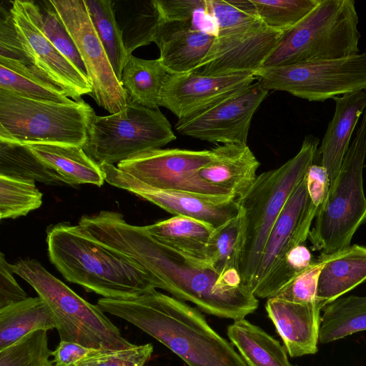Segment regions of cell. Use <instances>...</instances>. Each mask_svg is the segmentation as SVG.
Returning <instances> with one entry per match:
<instances>
[{"mask_svg":"<svg viewBox=\"0 0 366 366\" xmlns=\"http://www.w3.org/2000/svg\"><path fill=\"white\" fill-rule=\"evenodd\" d=\"M57 326L53 312L39 296L5 307L0 309V350L33 332Z\"/></svg>","mask_w":366,"mask_h":366,"instance_id":"28","label":"cell"},{"mask_svg":"<svg viewBox=\"0 0 366 366\" xmlns=\"http://www.w3.org/2000/svg\"><path fill=\"white\" fill-rule=\"evenodd\" d=\"M306 187L312 204L319 207L325 202L330 189V178L327 169L314 163L308 168L305 177Z\"/></svg>","mask_w":366,"mask_h":366,"instance_id":"45","label":"cell"},{"mask_svg":"<svg viewBox=\"0 0 366 366\" xmlns=\"http://www.w3.org/2000/svg\"><path fill=\"white\" fill-rule=\"evenodd\" d=\"M11 4L17 35L32 69L74 101L81 100L82 95H90L92 89L88 76L48 39L26 12L21 0L12 1Z\"/></svg>","mask_w":366,"mask_h":366,"instance_id":"15","label":"cell"},{"mask_svg":"<svg viewBox=\"0 0 366 366\" xmlns=\"http://www.w3.org/2000/svg\"><path fill=\"white\" fill-rule=\"evenodd\" d=\"M268 92L256 81L178 119L175 129L182 135L211 143L247 144L252 117Z\"/></svg>","mask_w":366,"mask_h":366,"instance_id":"14","label":"cell"},{"mask_svg":"<svg viewBox=\"0 0 366 366\" xmlns=\"http://www.w3.org/2000/svg\"><path fill=\"white\" fill-rule=\"evenodd\" d=\"M211 152V162L199 170V175L239 202L254 184L259 162L247 144L217 145Z\"/></svg>","mask_w":366,"mask_h":366,"instance_id":"21","label":"cell"},{"mask_svg":"<svg viewBox=\"0 0 366 366\" xmlns=\"http://www.w3.org/2000/svg\"><path fill=\"white\" fill-rule=\"evenodd\" d=\"M0 174L64 185L61 178L39 159L26 145L0 142Z\"/></svg>","mask_w":366,"mask_h":366,"instance_id":"34","label":"cell"},{"mask_svg":"<svg viewBox=\"0 0 366 366\" xmlns=\"http://www.w3.org/2000/svg\"><path fill=\"white\" fill-rule=\"evenodd\" d=\"M21 2L29 17L54 46L87 76L79 51L51 1L21 0Z\"/></svg>","mask_w":366,"mask_h":366,"instance_id":"33","label":"cell"},{"mask_svg":"<svg viewBox=\"0 0 366 366\" xmlns=\"http://www.w3.org/2000/svg\"><path fill=\"white\" fill-rule=\"evenodd\" d=\"M81 57L92 85L90 96L99 106L115 114L128 104L83 0H50Z\"/></svg>","mask_w":366,"mask_h":366,"instance_id":"13","label":"cell"},{"mask_svg":"<svg viewBox=\"0 0 366 366\" xmlns=\"http://www.w3.org/2000/svg\"><path fill=\"white\" fill-rule=\"evenodd\" d=\"M46 166L56 172L66 185L91 184L101 187L105 182L100 167L82 147L62 144L26 145Z\"/></svg>","mask_w":366,"mask_h":366,"instance_id":"25","label":"cell"},{"mask_svg":"<svg viewBox=\"0 0 366 366\" xmlns=\"http://www.w3.org/2000/svg\"></svg>","mask_w":366,"mask_h":366,"instance_id":"47","label":"cell"},{"mask_svg":"<svg viewBox=\"0 0 366 366\" xmlns=\"http://www.w3.org/2000/svg\"><path fill=\"white\" fill-rule=\"evenodd\" d=\"M97 349L88 348L79 344L60 341L53 351L54 366H74V364L84 359Z\"/></svg>","mask_w":366,"mask_h":366,"instance_id":"46","label":"cell"},{"mask_svg":"<svg viewBox=\"0 0 366 366\" xmlns=\"http://www.w3.org/2000/svg\"><path fill=\"white\" fill-rule=\"evenodd\" d=\"M144 227L151 236L172 250L195 262L207 263V249L214 229L207 223L175 215Z\"/></svg>","mask_w":366,"mask_h":366,"instance_id":"24","label":"cell"},{"mask_svg":"<svg viewBox=\"0 0 366 366\" xmlns=\"http://www.w3.org/2000/svg\"><path fill=\"white\" fill-rule=\"evenodd\" d=\"M105 182L125 189L175 215L186 216L206 222L214 229L238 214L237 201L215 202L204 197L179 191L152 187L113 164L100 167Z\"/></svg>","mask_w":366,"mask_h":366,"instance_id":"16","label":"cell"},{"mask_svg":"<svg viewBox=\"0 0 366 366\" xmlns=\"http://www.w3.org/2000/svg\"><path fill=\"white\" fill-rule=\"evenodd\" d=\"M88 232L134 259L154 278L157 288L194 303L205 313L236 320L258 307L257 298L247 285L230 286L208 264L172 250L151 236L144 226L129 224L119 212L101 211L91 222Z\"/></svg>","mask_w":366,"mask_h":366,"instance_id":"1","label":"cell"},{"mask_svg":"<svg viewBox=\"0 0 366 366\" xmlns=\"http://www.w3.org/2000/svg\"><path fill=\"white\" fill-rule=\"evenodd\" d=\"M160 21L156 0L137 1L134 11L120 28L127 53L132 54L135 49L154 42Z\"/></svg>","mask_w":366,"mask_h":366,"instance_id":"39","label":"cell"},{"mask_svg":"<svg viewBox=\"0 0 366 366\" xmlns=\"http://www.w3.org/2000/svg\"><path fill=\"white\" fill-rule=\"evenodd\" d=\"M210 8L217 35L194 71L220 76L261 69L283 32L266 26L249 0H214Z\"/></svg>","mask_w":366,"mask_h":366,"instance_id":"6","label":"cell"},{"mask_svg":"<svg viewBox=\"0 0 366 366\" xmlns=\"http://www.w3.org/2000/svg\"><path fill=\"white\" fill-rule=\"evenodd\" d=\"M212 159L211 150L160 148L139 154L117 167L154 188L187 192L215 202L237 201L199 175Z\"/></svg>","mask_w":366,"mask_h":366,"instance_id":"12","label":"cell"},{"mask_svg":"<svg viewBox=\"0 0 366 366\" xmlns=\"http://www.w3.org/2000/svg\"><path fill=\"white\" fill-rule=\"evenodd\" d=\"M164 21L191 22L215 37L217 27L207 0H156Z\"/></svg>","mask_w":366,"mask_h":366,"instance_id":"40","label":"cell"},{"mask_svg":"<svg viewBox=\"0 0 366 366\" xmlns=\"http://www.w3.org/2000/svg\"><path fill=\"white\" fill-rule=\"evenodd\" d=\"M153 350L149 343L125 349L97 350L74 366H144Z\"/></svg>","mask_w":366,"mask_h":366,"instance_id":"42","label":"cell"},{"mask_svg":"<svg viewBox=\"0 0 366 366\" xmlns=\"http://www.w3.org/2000/svg\"><path fill=\"white\" fill-rule=\"evenodd\" d=\"M11 267L53 312L60 341L97 350H119L135 345L122 336L97 305L84 300L36 259H21Z\"/></svg>","mask_w":366,"mask_h":366,"instance_id":"7","label":"cell"},{"mask_svg":"<svg viewBox=\"0 0 366 366\" xmlns=\"http://www.w3.org/2000/svg\"><path fill=\"white\" fill-rule=\"evenodd\" d=\"M309 249L303 244L291 249L268 275L253 290L257 298H270L315 261Z\"/></svg>","mask_w":366,"mask_h":366,"instance_id":"37","label":"cell"},{"mask_svg":"<svg viewBox=\"0 0 366 366\" xmlns=\"http://www.w3.org/2000/svg\"><path fill=\"white\" fill-rule=\"evenodd\" d=\"M366 158V109L343 159L339 174L319 207L308 239L314 250L331 254L350 246L366 222L363 167Z\"/></svg>","mask_w":366,"mask_h":366,"instance_id":"9","label":"cell"},{"mask_svg":"<svg viewBox=\"0 0 366 366\" xmlns=\"http://www.w3.org/2000/svg\"><path fill=\"white\" fill-rule=\"evenodd\" d=\"M253 74L267 91L285 92L310 102H324L366 91V51L342 59L261 68Z\"/></svg>","mask_w":366,"mask_h":366,"instance_id":"11","label":"cell"},{"mask_svg":"<svg viewBox=\"0 0 366 366\" xmlns=\"http://www.w3.org/2000/svg\"><path fill=\"white\" fill-rule=\"evenodd\" d=\"M254 80L250 72L220 76L196 71L170 74L162 92L160 107L181 119L252 84Z\"/></svg>","mask_w":366,"mask_h":366,"instance_id":"17","label":"cell"},{"mask_svg":"<svg viewBox=\"0 0 366 366\" xmlns=\"http://www.w3.org/2000/svg\"><path fill=\"white\" fill-rule=\"evenodd\" d=\"M353 0H320L284 31L262 68L346 58L360 54L361 34Z\"/></svg>","mask_w":366,"mask_h":366,"instance_id":"5","label":"cell"},{"mask_svg":"<svg viewBox=\"0 0 366 366\" xmlns=\"http://www.w3.org/2000/svg\"><path fill=\"white\" fill-rule=\"evenodd\" d=\"M256 12L268 27L285 31L305 17L320 0H251Z\"/></svg>","mask_w":366,"mask_h":366,"instance_id":"36","label":"cell"},{"mask_svg":"<svg viewBox=\"0 0 366 366\" xmlns=\"http://www.w3.org/2000/svg\"><path fill=\"white\" fill-rule=\"evenodd\" d=\"M335 109L321 146V165L328 173L332 186L338 174L355 128L366 109V91L347 93L333 99Z\"/></svg>","mask_w":366,"mask_h":366,"instance_id":"22","label":"cell"},{"mask_svg":"<svg viewBox=\"0 0 366 366\" xmlns=\"http://www.w3.org/2000/svg\"><path fill=\"white\" fill-rule=\"evenodd\" d=\"M227 335L247 366H297L279 341L244 318L234 320Z\"/></svg>","mask_w":366,"mask_h":366,"instance_id":"26","label":"cell"},{"mask_svg":"<svg viewBox=\"0 0 366 366\" xmlns=\"http://www.w3.org/2000/svg\"><path fill=\"white\" fill-rule=\"evenodd\" d=\"M324 264L325 259L320 255L310 267L297 275L272 297L299 304H317L320 306L317 300V288L319 274Z\"/></svg>","mask_w":366,"mask_h":366,"instance_id":"41","label":"cell"},{"mask_svg":"<svg viewBox=\"0 0 366 366\" xmlns=\"http://www.w3.org/2000/svg\"><path fill=\"white\" fill-rule=\"evenodd\" d=\"M215 36L191 22L160 21L154 39L161 60L170 74L195 71Z\"/></svg>","mask_w":366,"mask_h":366,"instance_id":"20","label":"cell"},{"mask_svg":"<svg viewBox=\"0 0 366 366\" xmlns=\"http://www.w3.org/2000/svg\"><path fill=\"white\" fill-rule=\"evenodd\" d=\"M322 310L319 333L321 344L366 330V296L339 297Z\"/></svg>","mask_w":366,"mask_h":366,"instance_id":"30","label":"cell"},{"mask_svg":"<svg viewBox=\"0 0 366 366\" xmlns=\"http://www.w3.org/2000/svg\"><path fill=\"white\" fill-rule=\"evenodd\" d=\"M117 79L120 82L129 54L116 17L114 1L84 0ZM121 83V82H120Z\"/></svg>","mask_w":366,"mask_h":366,"instance_id":"32","label":"cell"},{"mask_svg":"<svg viewBox=\"0 0 366 366\" xmlns=\"http://www.w3.org/2000/svg\"><path fill=\"white\" fill-rule=\"evenodd\" d=\"M169 75L159 58L143 59L129 54L120 80L128 104L158 109Z\"/></svg>","mask_w":366,"mask_h":366,"instance_id":"27","label":"cell"},{"mask_svg":"<svg viewBox=\"0 0 366 366\" xmlns=\"http://www.w3.org/2000/svg\"><path fill=\"white\" fill-rule=\"evenodd\" d=\"M320 139L305 137L300 151L280 167L264 172L239 202L247 222L245 242L239 264L242 282L250 290L257 274L264 248L277 219L317 152ZM252 291V290H251Z\"/></svg>","mask_w":366,"mask_h":366,"instance_id":"4","label":"cell"},{"mask_svg":"<svg viewBox=\"0 0 366 366\" xmlns=\"http://www.w3.org/2000/svg\"><path fill=\"white\" fill-rule=\"evenodd\" d=\"M175 139L171 124L159 109L127 104L115 114H94L82 148L101 167L160 149Z\"/></svg>","mask_w":366,"mask_h":366,"instance_id":"10","label":"cell"},{"mask_svg":"<svg viewBox=\"0 0 366 366\" xmlns=\"http://www.w3.org/2000/svg\"><path fill=\"white\" fill-rule=\"evenodd\" d=\"M48 256L64 278L104 298H134L157 288L154 278L132 257L61 222L46 229Z\"/></svg>","mask_w":366,"mask_h":366,"instance_id":"3","label":"cell"},{"mask_svg":"<svg viewBox=\"0 0 366 366\" xmlns=\"http://www.w3.org/2000/svg\"><path fill=\"white\" fill-rule=\"evenodd\" d=\"M246 217L243 209L237 215L214 229L207 249L206 262L217 273L237 269L245 242Z\"/></svg>","mask_w":366,"mask_h":366,"instance_id":"31","label":"cell"},{"mask_svg":"<svg viewBox=\"0 0 366 366\" xmlns=\"http://www.w3.org/2000/svg\"><path fill=\"white\" fill-rule=\"evenodd\" d=\"M320 255L325 264L318 277L317 300L322 310L366 281V247L353 244L331 254Z\"/></svg>","mask_w":366,"mask_h":366,"instance_id":"23","label":"cell"},{"mask_svg":"<svg viewBox=\"0 0 366 366\" xmlns=\"http://www.w3.org/2000/svg\"><path fill=\"white\" fill-rule=\"evenodd\" d=\"M94 114L82 99L59 104L24 98L0 89V142L83 147Z\"/></svg>","mask_w":366,"mask_h":366,"instance_id":"8","label":"cell"},{"mask_svg":"<svg viewBox=\"0 0 366 366\" xmlns=\"http://www.w3.org/2000/svg\"><path fill=\"white\" fill-rule=\"evenodd\" d=\"M97 305L158 340L188 366H247L199 310L156 289L129 299L102 297Z\"/></svg>","mask_w":366,"mask_h":366,"instance_id":"2","label":"cell"},{"mask_svg":"<svg viewBox=\"0 0 366 366\" xmlns=\"http://www.w3.org/2000/svg\"><path fill=\"white\" fill-rule=\"evenodd\" d=\"M1 252L0 254V309L21 302L29 297L14 277V272Z\"/></svg>","mask_w":366,"mask_h":366,"instance_id":"44","label":"cell"},{"mask_svg":"<svg viewBox=\"0 0 366 366\" xmlns=\"http://www.w3.org/2000/svg\"><path fill=\"white\" fill-rule=\"evenodd\" d=\"M265 309L292 357L317 352L321 307L267 299Z\"/></svg>","mask_w":366,"mask_h":366,"instance_id":"19","label":"cell"},{"mask_svg":"<svg viewBox=\"0 0 366 366\" xmlns=\"http://www.w3.org/2000/svg\"><path fill=\"white\" fill-rule=\"evenodd\" d=\"M42 193L34 181L0 174V218L26 216L41 206Z\"/></svg>","mask_w":366,"mask_h":366,"instance_id":"35","label":"cell"},{"mask_svg":"<svg viewBox=\"0 0 366 366\" xmlns=\"http://www.w3.org/2000/svg\"><path fill=\"white\" fill-rule=\"evenodd\" d=\"M0 56L16 60L31 67L24 51L9 10L0 9Z\"/></svg>","mask_w":366,"mask_h":366,"instance_id":"43","label":"cell"},{"mask_svg":"<svg viewBox=\"0 0 366 366\" xmlns=\"http://www.w3.org/2000/svg\"><path fill=\"white\" fill-rule=\"evenodd\" d=\"M317 211L309 197L304 177L269 234L252 292L291 249L306 241Z\"/></svg>","mask_w":366,"mask_h":366,"instance_id":"18","label":"cell"},{"mask_svg":"<svg viewBox=\"0 0 366 366\" xmlns=\"http://www.w3.org/2000/svg\"><path fill=\"white\" fill-rule=\"evenodd\" d=\"M0 89L24 98L69 104L74 100L31 67L16 60L0 56Z\"/></svg>","mask_w":366,"mask_h":366,"instance_id":"29","label":"cell"},{"mask_svg":"<svg viewBox=\"0 0 366 366\" xmlns=\"http://www.w3.org/2000/svg\"><path fill=\"white\" fill-rule=\"evenodd\" d=\"M47 331L37 330L0 350V366H54Z\"/></svg>","mask_w":366,"mask_h":366,"instance_id":"38","label":"cell"}]
</instances>
